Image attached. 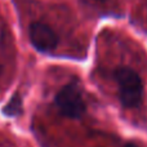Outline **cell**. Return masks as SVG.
Wrapping results in <instances>:
<instances>
[{
	"instance_id": "obj_3",
	"label": "cell",
	"mask_w": 147,
	"mask_h": 147,
	"mask_svg": "<svg viewBox=\"0 0 147 147\" xmlns=\"http://www.w3.org/2000/svg\"><path fill=\"white\" fill-rule=\"evenodd\" d=\"M28 38L32 47L40 53H51L58 45V35L49 25L32 22L28 27Z\"/></svg>"
},
{
	"instance_id": "obj_5",
	"label": "cell",
	"mask_w": 147,
	"mask_h": 147,
	"mask_svg": "<svg viewBox=\"0 0 147 147\" xmlns=\"http://www.w3.org/2000/svg\"><path fill=\"white\" fill-rule=\"evenodd\" d=\"M124 147H140V146H138V145H136V143L129 142V143H127V145H124Z\"/></svg>"
},
{
	"instance_id": "obj_2",
	"label": "cell",
	"mask_w": 147,
	"mask_h": 147,
	"mask_svg": "<svg viewBox=\"0 0 147 147\" xmlns=\"http://www.w3.org/2000/svg\"><path fill=\"white\" fill-rule=\"evenodd\" d=\"M54 105L59 115L69 119H80L86 111V103L84 101L83 90L78 80L65 84L54 97Z\"/></svg>"
},
{
	"instance_id": "obj_1",
	"label": "cell",
	"mask_w": 147,
	"mask_h": 147,
	"mask_svg": "<svg viewBox=\"0 0 147 147\" xmlns=\"http://www.w3.org/2000/svg\"><path fill=\"white\" fill-rule=\"evenodd\" d=\"M117 84L120 103L125 109H134L143 99V83L141 76L130 67H119L114 72Z\"/></svg>"
},
{
	"instance_id": "obj_4",
	"label": "cell",
	"mask_w": 147,
	"mask_h": 147,
	"mask_svg": "<svg viewBox=\"0 0 147 147\" xmlns=\"http://www.w3.org/2000/svg\"><path fill=\"white\" fill-rule=\"evenodd\" d=\"M23 112V98L22 94L20 92H16L10 99L8 101V103L3 107V114L8 117H17L21 116Z\"/></svg>"
}]
</instances>
